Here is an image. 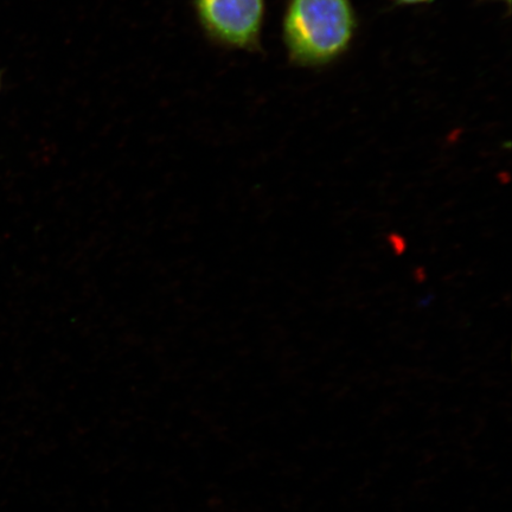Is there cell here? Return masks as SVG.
<instances>
[{"label": "cell", "instance_id": "6", "mask_svg": "<svg viewBox=\"0 0 512 512\" xmlns=\"http://www.w3.org/2000/svg\"><path fill=\"white\" fill-rule=\"evenodd\" d=\"M505 2L510 3V0H505Z\"/></svg>", "mask_w": 512, "mask_h": 512}, {"label": "cell", "instance_id": "5", "mask_svg": "<svg viewBox=\"0 0 512 512\" xmlns=\"http://www.w3.org/2000/svg\"><path fill=\"white\" fill-rule=\"evenodd\" d=\"M2 85H3V75L0 73V91H2Z\"/></svg>", "mask_w": 512, "mask_h": 512}, {"label": "cell", "instance_id": "2", "mask_svg": "<svg viewBox=\"0 0 512 512\" xmlns=\"http://www.w3.org/2000/svg\"><path fill=\"white\" fill-rule=\"evenodd\" d=\"M198 27L214 46L258 51L266 15V0H191Z\"/></svg>", "mask_w": 512, "mask_h": 512}, {"label": "cell", "instance_id": "4", "mask_svg": "<svg viewBox=\"0 0 512 512\" xmlns=\"http://www.w3.org/2000/svg\"><path fill=\"white\" fill-rule=\"evenodd\" d=\"M394 2L403 5H416L433 2V0H394Z\"/></svg>", "mask_w": 512, "mask_h": 512}, {"label": "cell", "instance_id": "3", "mask_svg": "<svg viewBox=\"0 0 512 512\" xmlns=\"http://www.w3.org/2000/svg\"><path fill=\"white\" fill-rule=\"evenodd\" d=\"M390 245L393 246L394 252L401 255L406 252V241L401 235L392 234L388 236Z\"/></svg>", "mask_w": 512, "mask_h": 512}, {"label": "cell", "instance_id": "1", "mask_svg": "<svg viewBox=\"0 0 512 512\" xmlns=\"http://www.w3.org/2000/svg\"><path fill=\"white\" fill-rule=\"evenodd\" d=\"M357 29L351 0H288L283 38L300 67H322L347 53Z\"/></svg>", "mask_w": 512, "mask_h": 512}]
</instances>
